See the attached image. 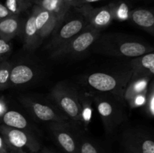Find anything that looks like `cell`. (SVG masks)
Instances as JSON below:
<instances>
[{"label":"cell","mask_w":154,"mask_h":153,"mask_svg":"<svg viewBox=\"0 0 154 153\" xmlns=\"http://www.w3.org/2000/svg\"><path fill=\"white\" fill-rule=\"evenodd\" d=\"M79 153H102L99 147L88 139L79 142Z\"/></svg>","instance_id":"obj_25"},{"label":"cell","mask_w":154,"mask_h":153,"mask_svg":"<svg viewBox=\"0 0 154 153\" xmlns=\"http://www.w3.org/2000/svg\"><path fill=\"white\" fill-rule=\"evenodd\" d=\"M35 76V71L30 66L24 64L12 66L10 73V86H21L28 83Z\"/></svg>","instance_id":"obj_18"},{"label":"cell","mask_w":154,"mask_h":153,"mask_svg":"<svg viewBox=\"0 0 154 153\" xmlns=\"http://www.w3.org/2000/svg\"><path fill=\"white\" fill-rule=\"evenodd\" d=\"M8 111V104L5 98L3 96H0V122H2V118Z\"/></svg>","instance_id":"obj_30"},{"label":"cell","mask_w":154,"mask_h":153,"mask_svg":"<svg viewBox=\"0 0 154 153\" xmlns=\"http://www.w3.org/2000/svg\"><path fill=\"white\" fill-rule=\"evenodd\" d=\"M18 1L20 2V3L21 4H22V6L23 7V8L25 9V10H27V9L32 4V0H18Z\"/></svg>","instance_id":"obj_33"},{"label":"cell","mask_w":154,"mask_h":153,"mask_svg":"<svg viewBox=\"0 0 154 153\" xmlns=\"http://www.w3.org/2000/svg\"><path fill=\"white\" fill-rule=\"evenodd\" d=\"M2 122L8 127L31 131L29 129V124L26 118L17 111L8 110L3 116Z\"/></svg>","instance_id":"obj_19"},{"label":"cell","mask_w":154,"mask_h":153,"mask_svg":"<svg viewBox=\"0 0 154 153\" xmlns=\"http://www.w3.org/2000/svg\"><path fill=\"white\" fill-rule=\"evenodd\" d=\"M0 153H14L9 148L1 134H0Z\"/></svg>","instance_id":"obj_29"},{"label":"cell","mask_w":154,"mask_h":153,"mask_svg":"<svg viewBox=\"0 0 154 153\" xmlns=\"http://www.w3.org/2000/svg\"><path fill=\"white\" fill-rule=\"evenodd\" d=\"M41 153H55V152H54L51 151V150L48 149V148H44V149L41 152Z\"/></svg>","instance_id":"obj_34"},{"label":"cell","mask_w":154,"mask_h":153,"mask_svg":"<svg viewBox=\"0 0 154 153\" xmlns=\"http://www.w3.org/2000/svg\"><path fill=\"white\" fill-rule=\"evenodd\" d=\"M80 104L81 108V118L85 125H88L92 116V103L88 98H80Z\"/></svg>","instance_id":"obj_23"},{"label":"cell","mask_w":154,"mask_h":153,"mask_svg":"<svg viewBox=\"0 0 154 153\" xmlns=\"http://www.w3.org/2000/svg\"><path fill=\"white\" fill-rule=\"evenodd\" d=\"M25 21L19 15L0 20V38L11 40L23 32Z\"/></svg>","instance_id":"obj_14"},{"label":"cell","mask_w":154,"mask_h":153,"mask_svg":"<svg viewBox=\"0 0 154 153\" xmlns=\"http://www.w3.org/2000/svg\"><path fill=\"white\" fill-rule=\"evenodd\" d=\"M94 44L101 53L126 58H133L153 51L151 46L139 40L111 34L99 35Z\"/></svg>","instance_id":"obj_1"},{"label":"cell","mask_w":154,"mask_h":153,"mask_svg":"<svg viewBox=\"0 0 154 153\" xmlns=\"http://www.w3.org/2000/svg\"><path fill=\"white\" fill-rule=\"evenodd\" d=\"M99 35L100 30L87 24L81 32L60 47L51 51V57L53 58H60L82 55L94 45Z\"/></svg>","instance_id":"obj_3"},{"label":"cell","mask_w":154,"mask_h":153,"mask_svg":"<svg viewBox=\"0 0 154 153\" xmlns=\"http://www.w3.org/2000/svg\"><path fill=\"white\" fill-rule=\"evenodd\" d=\"M125 153H154V141L149 134L141 130H128L122 136Z\"/></svg>","instance_id":"obj_8"},{"label":"cell","mask_w":154,"mask_h":153,"mask_svg":"<svg viewBox=\"0 0 154 153\" xmlns=\"http://www.w3.org/2000/svg\"><path fill=\"white\" fill-rule=\"evenodd\" d=\"M34 4L53 14L57 19V26L63 22L66 16L63 12L62 0H35Z\"/></svg>","instance_id":"obj_20"},{"label":"cell","mask_w":154,"mask_h":153,"mask_svg":"<svg viewBox=\"0 0 154 153\" xmlns=\"http://www.w3.org/2000/svg\"><path fill=\"white\" fill-rule=\"evenodd\" d=\"M79 11L88 25L99 30L109 26L114 20L111 4L101 8H93L88 4H84L79 7Z\"/></svg>","instance_id":"obj_9"},{"label":"cell","mask_w":154,"mask_h":153,"mask_svg":"<svg viewBox=\"0 0 154 153\" xmlns=\"http://www.w3.org/2000/svg\"><path fill=\"white\" fill-rule=\"evenodd\" d=\"M114 14V20L120 21L126 20L129 18L130 10L128 4L126 2H118L117 4H111Z\"/></svg>","instance_id":"obj_22"},{"label":"cell","mask_w":154,"mask_h":153,"mask_svg":"<svg viewBox=\"0 0 154 153\" xmlns=\"http://www.w3.org/2000/svg\"><path fill=\"white\" fill-rule=\"evenodd\" d=\"M96 109L103 122L105 131L111 134L124 120V112L120 105V99L113 96L97 95L94 98Z\"/></svg>","instance_id":"obj_5"},{"label":"cell","mask_w":154,"mask_h":153,"mask_svg":"<svg viewBox=\"0 0 154 153\" xmlns=\"http://www.w3.org/2000/svg\"><path fill=\"white\" fill-rule=\"evenodd\" d=\"M99 1H102V0H78L76 7H81V6L84 5V4H87L89 3L96 2Z\"/></svg>","instance_id":"obj_32"},{"label":"cell","mask_w":154,"mask_h":153,"mask_svg":"<svg viewBox=\"0 0 154 153\" xmlns=\"http://www.w3.org/2000/svg\"><path fill=\"white\" fill-rule=\"evenodd\" d=\"M131 76V69L120 74L95 72L86 76L85 82L93 90L111 94L124 101L123 94Z\"/></svg>","instance_id":"obj_2"},{"label":"cell","mask_w":154,"mask_h":153,"mask_svg":"<svg viewBox=\"0 0 154 153\" xmlns=\"http://www.w3.org/2000/svg\"><path fill=\"white\" fill-rule=\"evenodd\" d=\"M5 5L14 15H20L21 13L25 11V9L18 0H6Z\"/></svg>","instance_id":"obj_27"},{"label":"cell","mask_w":154,"mask_h":153,"mask_svg":"<svg viewBox=\"0 0 154 153\" xmlns=\"http://www.w3.org/2000/svg\"><path fill=\"white\" fill-rule=\"evenodd\" d=\"M50 98L59 110L68 118L82 122L79 94L75 90L63 83H57L51 89Z\"/></svg>","instance_id":"obj_4"},{"label":"cell","mask_w":154,"mask_h":153,"mask_svg":"<svg viewBox=\"0 0 154 153\" xmlns=\"http://www.w3.org/2000/svg\"><path fill=\"white\" fill-rule=\"evenodd\" d=\"M0 134L9 148L14 153H36L41 149V144L31 131L0 125Z\"/></svg>","instance_id":"obj_6"},{"label":"cell","mask_w":154,"mask_h":153,"mask_svg":"<svg viewBox=\"0 0 154 153\" xmlns=\"http://www.w3.org/2000/svg\"><path fill=\"white\" fill-rule=\"evenodd\" d=\"M129 18L141 28L152 34L154 33V15L151 10L144 8L135 9L130 11Z\"/></svg>","instance_id":"obj_17"},{"label":"cell","mask_w":154,"mask_h":153,"mask_svg":"<svg viewBox=\"0 0 154 153\" xmlns=\"http://www.w3.org/2000/svg\"><path fill=\"white\" fill-rule=\"evenodd\" d=\"M144 106H145V111L147 115L153 118L154 116V85L153 81L150 82V85L148 87L145 104Z\"/></svg>","instance_id":"obj_24"},{"label":"cell","mask_w":154,"mask_h":153,"mask_svg":"<svg viewBox=\"0 0 154 153\" xmlns=\"http://www.w3.org/2000/svg\"><path fill=\"white\" fill-rule=\"evenodd\" d=\"M87 25V22L84 16L72 17L65 22V23H60L55 28L57 31L47 45V48L52 51L60 47L72 38L81 32Z\"/></svg>","instance_id":"obj_7"},{"label":"cell","mask_w":154,"mask_h":153,"mask_svg":"<svg viewBox=\"0 0 154 153\" xmlns=\"http://www.w3.org/2000/svg\"><path fill=\"white\" fill-rule=\"evenodd\" d=\"M57 144L66 153H79V142L64 122H51L50 126Z\"/></svg>","instance_id":"obj_11"},{"label":"cell","mask_w":154,"mask_h":153,"mask_svg":"<svg viewBox=\"0 0 154 153\" xmlns=\"http://www.w3.org/2000/svg\"><path fill=\"white\" fill-rule=\"evenodd\" d=\"M12 44L10 40H5L0 38V62L7 60L12 51Z\"/></svg>","instance_id":"obj_26"},{"label":"cell","mask_w":154,"mask_h":153,"mask_svg":"<svg viewBox=\"0 0 154 153\" xmlns=\"http://www.w3.org/2000/svg\"><path fill=\"white\" fill-rule=\"evenodd\" d=\"M132 76H143L153 77L154 74L153 52L133 58L130 61Z\"/></svg>","instance_id":"obj_13"},{"label":"cell","mask_w":154,"mask_h":153,"mask_svg":"<svg viewBox=\"0 0 154 153\" xmlns=\"http://www.w3.org/2000/svg\"><path fill=\"white\" fill-rule=\"evenodd\" d=\"M32 10L35 14V22L41 40L51 34L57 26V21L53 14L39 6L34 4Z\"/></svg>","instance_id":"obj_12"},{"label":"cell","mask_w":154,"mask_h":153,"mask_svg":"<svg viewBox=\"0 0 154 153\" xmlns=\"http://www.w3.org/2000/svg\"><path fill=\"white\" fill-rule=\"evenodd\" d=\"M35 1V0H32V4H34Z\"/></svg>","instance_id":"obj_35"},{"label":"cell","mask_w":154,"mask_h":153,"mask_svg":"<svg viewBox=\"0 0 154 153\" xmlns=\"http://www.w3.org/2000/svg\"><path fill=\"white\" fill-rule=\"evenodd\" d=\"M12 64L8 61L0 62V91L6 89L10 86V73Z\"/></svg>","instance_id":"obj_21"},{"label":"cell","mask_w":154,"mask_h":153,"mask_svg":"<svg viewBox=\"0 0 154 153\" xmlns=\"http://www.w3.org/2000/svg\"><path fill=\"white\" fill-rule=\"evenodd\" d=\"M20 102L38 120L50 122H60L69 119L60 110H57L53 106L45 104L41 102L30 99L29 98H22Z\"/></svg>","instance_id":"obj_10"},{"label":"cell","mask_w":154,"mask_h":153,"mask_svg":"<svg viewBox=\"0 0 154 153\" xmlns=\"http://www.w3.org/2000/svg\"><path fill=\"white\" fill-rule=\"evenodd\" d=\"M78 0H62L63 12L66 16L71 7H76Z\"/></svg>","instance_id":"obj_28"},{"label":"cell","mask_w":154,"mask_h":153,"mask_svg":"<svg viewBox=\"0 0 154 153\" xmlns=\"http://www.w3.org/2000/svg\"><path fill=\"white\" fill-rule=\"evenodd\" d=\"M23 34L24 39V47L28 50H34L40 45L42 41L39 37L35 22L34 12L32 10L31 14L24 22Z\"/></svg>","instance_id":"obj_16"},{"label":"cell","mask_w":154,"mask_h":153,"mask_svg":"<svg viewBox=\"0 0 154 153\" xmlns=\"http://www.w3.org/2000/svg\"><path fill=\"white\" fill-rule=\"evenodd\" d=\"M152 77L143 76H131L126 88H125L123 99L128 104L135 96L146 92L148 90L149 82Z\"/></svg>","instance_id":"obj_15"},{"label":"cell","mask_w":154,"mask_h":153,"mask_svg":"<svg viewBox=\"0 0 154 153\" xmlns=\"http://www.w3.org/2000/svg\"><path fill=\"white\" fill-rule=\"evenodd\" d=\"M14 14H13L5 4L0 3V20L9 17V16H14Z\"/></svg>","instance_id":"obj_31"}]
</instances>
